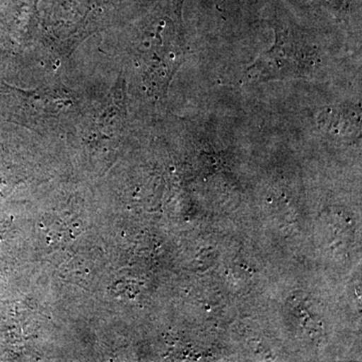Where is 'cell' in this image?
<instances>
[{
  "label": "cell",
  "instance_id": "obj_1",
  "mask_svg": "<svg viewBox=\"0 0 362 362\" xmlns=\"http://www.w3.org/2000/svg\"><path fill=\"white\" fill-rule=\"evenodd\" d=\"M275 42L244 74L246 82L293 80L310 77L318 65V51L303 33L276 23Z\"/></svg>",
  "mask_w": 362,
  "mask_h": 362
}]
</instances>
